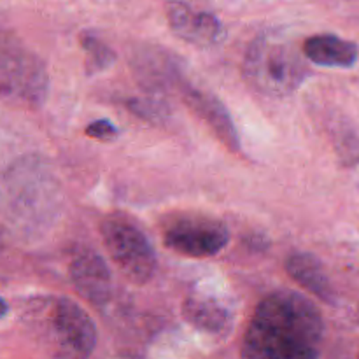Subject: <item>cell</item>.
Returning a JSON list of instances; mask_svg holds the SVG:
<instances>
[{
  "instance_id": "6da1fadb",
  "label": "cell",
  "mask_w": 359,
  "mask_h": 359,
  "mask_svg": "<svg viewBox=\"0 0 359 359\" xmlns=\"http://www.w3.org/2000/svg\"><path fill=\"white\" fill-rule=\"evenodd\" d=\"M325 323L311 300L293 291L269 294L256 307L242 344L252 359H311L319 354Z\"/></svg>"
},
{
  "instance_id": "7a4b0ae2",
  "label": "cell",
  "mask_w": 359,
  "mask_h": 359,
  "mask_svg": "<svg viewBox=\"0 0 359 359\" xmlns=\"http://www.w3.org/2000/svg\"><path fill=\"white\" fill-rule=\"evenodd\" d=\"M0 177V209L9 221L39 228L55 217L60 189L41 161L23 160Z\"/></svg>"
},
{
  "instance_id": "3957f363",
  "label": "cell",
  "mask_w": 359,
  "mask_h": 359,
  "mask_svg": "<svg viewBox=\"0 0 359 359\" xmlns=\"http://www.w3.org/2000/svg\"><path fill=\"white\" fill-rule=\"evenodd\" d=\"M244 72L249 84L272 97H284L297 90L305 77V67L293 46L270 35L256 39L248 49Z\"/></svg>"
},
{
  "instance_id": "277c9868",
  "label": "cell",
  "mask_w": 359,
  "mask_h": 359,
  "mask_svg": "<svg viewBox=\"0 0 359 359\" xmlns=\"http://www.w3.org/2000/svg\"><path fill=\"white\" fill-rule=\"evenodd\" d=\"M49 91L44 63L16 37L0 32V95L16 104L37 107Z\"/></svg>"
},
{
  "instance_id": "5b68a950",
  "label": "cell",
  "mask_w": 359,
  "mask_h": 359,
  "mask_svg": "<svg viewBox=\"0 0 359 359\" xmlns=\"http://www.w3.org/2000/svg\"><path fill=\"white\" fill-rule=\"evenodd\" d=\"M100 235L111 259L130 283L144 286L153 279L156 252L135 221L125 214H111L102 221Z\"/></svg>"
},
{
  "instance_id": "8992f818",
  "label": "cell",
  "mask_w": 359,
  "mask_h": 359,
  "mask_svg": "<svg viewBox=\"0 0 359 359\" xmlns=\"http://www.w3.org/2000/svg\"><path fill=\"white\" fill-rule=\"evenodd\" d=\"M163 242L170 251L186 258H210L230 242V230L216 217L203 214H181L168 221Z\"/></svg>"
},
{
  "instance_id": "52a82bcc",
  "label": "cell",
  "mask_w": 359,
  "mask_h": 359,
  "mask_svg": "<svg viewBox=\"0 0 359 359\" xmlns=\"http://www.w3.org/2000/svg\"><path fill=\"white\" fill-rule=\"evenodd\" d=\"M51 326L56 344L70 356H91L97 347V326L90 314L69 298L55 300Z\"/></svg>"
},
{
  "instance_id": "ba28073f",
  "label": "cell",
  "mask_w": 359,
  "mask_h": 359,
  "mask_svg": "<svg viewBox=\"0 0 359 359\" xmlns=\"http://www.w3.org/2000/svg\"><path fill=\"white\" fill-rule=\"evenodd\" d=\"M70 279L83 298L93 305H105L111 298L112 277L105 259L93 249H81L70 263Z\"/></svg>"
},
{
  "instance_id": "9c48e42d",
  "label": "cell",
  "mask_w": 359,
  "mask_h": 359,
  "mask_svg": "<svg viewBox=\"0 0 359 359\" xmlns=\"http://www.w3.org/2000/svg\"><path fill=\"white\" fill-rule=\"evenodd\" d=\"M167 18L174 34L189 44L207 48L219 44L224 37L223 25L214 14L198 13L179 0L168 2Z\"/></svg>"
},
{
  "instance_id": "30bf717a",
  "label": "cell",
  "mask_w": 359,
  "mask_h": 359,
  "mask_svg": "<svg viewBox=\"0 0 359 359\" xmlns=\"http://www.w3.org/2000/svg\"><path fill=\"white\" fill-rule=\"evenodd\" d=\"M182 100L184 104L198 116L202 121L207 123L210 130L214 132V135L224 144L230 151L238 153L241 151V140H238V133L235 130L233 119H231L230 112L226 111V107L223 105V102L219 98L214 97L212 93H207V91L196 90V88L189 86V84H182L181 90Z\"/></svg>"
},
{
  "instance_id": "8fae6325",
  "label": "cell",
  "mask_w": 359,
  "mask_h": 359,
  "mask_svg": "<svg viewBox=\"0 0 359 359\" xmlns=\"http://www.w3.org/2000/svg\"><path fill=\"white\" fill-rule=\"evenodd\" d=\"M182 316L196 330L214 337H226L233 328L231 311L212 297H189L182 304Z\"/></svg>"
},
{
  "instance_id": "7c38bea8",
  "label": "cell",
  "mask_w": 359,
  "mask_h": 359,
  "mask_svg": "<svg viewBox=\"0 0 359 359\" xmlns=\"http://www.w3.org/2000/svg\"><path fill=\"white\" fill-rule=\"evenodd\" d=\"M286 270L291 279L326 304H335V290L328 279L323 263L309 252H294L287 258Z\"/></svg>"
},
{
  "instance_id": "4fadbf2b",
  "label": "cell",
  "mask_w": 359,
  "mask_h": 359,
  "mask_svg": "<svg viewBox=\"0 0 359 359\" xmlns=\"http://www.w3.org/2000/svg\"><path fill=\"white\" fill-rule=\"evenodd\" d=\"M305 58L321 67L349 69L358 62V46L337 35L321 34L307 39L304 44Z\"/></svg>"
},
{
  "instance_id": "5bb4252c",
  "label": "cell",
  "mask_w": 359,
  "mask_h": 359,
  "mask_svg": "<svg viewBox=\"0 0 359 359\" xmlns=\"http://www.w3.org/2000/svg\"><path fill=\"white\" fill-rule=\"evenodd\" d=\"M79 42L84 49V55H86V70L90 74L102 72L114 63V51L98 35L84 32V34H81Z\"/></svg>"
},
{
  "instance_id": "9a60e30c",
  "label": "cell",
  "mask_w": 359,
  "mask_h": 359,
  "mask_svg": "<svg viewBox=\"0 0 359 359\" xmlns=\"http://www.w3.org/2000/svg\"><path fill=\"white\" fill-rule=\"evenodd\" d=\"M337 135V151L346 165H356L359 161V140L356 133L349 126H340L335 132Z\"/></svg>"
},
{
  "instance_id": "2e32d148",
  "label": "cell",
  "mask_w": 359,
  "mask_h": 359,
  "mask_svg": "<svg viewBox=\"0 0 359 359\" xmlns=\"http://www.w3.org/2000/svg\"><path fill=\"white\" fill-rule=\"evenodd\" d=\"M167 105L163 102H160L154 97H146V98H133L128 100V109L135 116L142 119H161L167 112Z\"/></svg>"
},
{
  "instance_id": "e0dca14e",
  "label": "cell",
  "mask_w": 359,
  "mask_h": 359,
  "mask_svg": "<svg viewBox=\"0 0 359 359\" xmlns=\"http://www.w3.org/2000/svg\"><path fill=\"white\" fill-rule=\"evenodd\" d=\"M84 132H86L88 137L100 140V142H111V140H116L119 137V130L107 119H98V121L90 123Z\"/></svg>"
},
{
  "instance_id": "ac0fdd59",
  "label": "cell",
  "mask_w": 359,
  "mask_h": 359,
  "mask_svg": "<svg viewBox=\"0 0 359 359\" xmlns=\"http://www.w3.org/2000/svg\"><path fill=\"white\" fill-rule=\"evenodd\" d=\"M7 311H9V307H7L6 302H4L2 298H0V318H4V316L7 314Z\"/></svg>"
}]
</instances>
